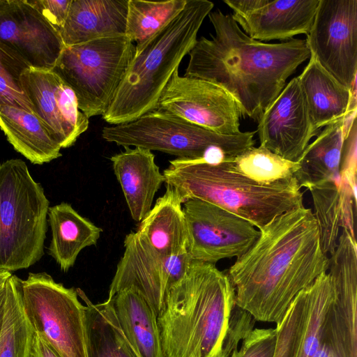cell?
Here are the masks:
<instances>
[{
  "instance_id": "18",
  "label": "cell",
  "mask_w": 357,
  "mask_h": 357,
  "mask_svg": "<svg viewBox=\"0 0 357 357\" xmlns=\"http://www.w3.org/2000/svg\"><path fill=\"white\" fill-rule=\"evenodd\" d=\"M110 160L133 220L140 222L152 208L165 178L151 151L126 146Z\"/></svg>"
},
{
  "instance_id": "30",
  "label": "cell",
  "mask_w": 357,
  "mask_h": 357,
  "mask_svg": "<svg viewBox=\"0 0 357 357\" xmlns=\"http://www.w3.org/2000/svg\"><path fill=\"white\" fill-rule=\"evenodd\" d=\"M187 0L151 1L128 0L125 36L135 49L172 22L185 8Z\"/></svg>"
},
{
  "instance_id": "13",
  "label": "cell",
  "mask_w": 357,
  "mask_h": 357,
  "mask_svg": "<svg viewBox=\"0 0 357 357\" xmlns=\"http://www.w3.org/2000/svg\"><path fill=\"white\" fill-rule=\"evenodd\" d=\"M155 109L217 133L241 132V110L224 88L206 79L181 76L178 70L165 87Z\"/></svg>"
},
{
  "instance_id": "3",
  "label": "cell",
  "mask_w": 357,
  "mask_h": 357,
  "mask_svg": "<svg viewBox=\"0 0 357 357\" xmlns=\"http://www.w3.org/2000/svg\"><path fill=\"white\" fill-rule=\"evenodd\" d=\"M164 357H230L255 319L235 303L227 273L192 261L157 316Z\"/></svg>"
},
{
  "instance_id": "21",
  "label": "cell",
  "mask_w": 357,
  "mask_h": 357,
  "mask_svg": "<svg viewBox=\"0 0 357 357\" xmlns=\"http://www.w3.org/2000/svg\"><path fill=\"white\" fill-rule=\"evenodd\" d=\"M309 190L321 248L326 255L331 254L337 246L340 229H347L356 238V188L340 179Z\"/></svg>"
},
{
  "instance_id": "31",
  "label": "cell",
  "mask_w": 357,
  "mask_h": 357,
  "mask_svg": "<svg viewBox=\"0 0 357 357\" xmlns=\"http://www.w3.org/2000/svg\"><path fill=\"white\" fill-rule=\"evenodd\" d=\"M240 174L261 185H271L294 177L298 162L288 160L259 146L251 147L231 161Z\"/></svg>"
},
{
  "instance_id": "36",
  "label": "cell",
  "mask_w": 357,
  "mask_h": 357,
  "mask_svg": "<svg viewBox=\"0 0 357 357\" xmlns=\"http://www.w3.org/2000/svg\"><path fill=\"white\" fill-rule=\"evenodd\" d=\"M30 357H59L49 344L35 332Z\"/></svg>"
},
{
  "instance_id": "15",
  "label": "cell",
  "mask_w": 357,
  "mask_h": 357,
  "mask_svg": "<svg viewBox=\"0 0 357 357\" xmlns=\"http://www.w3.org/2000/svg\"><path fill=\"white\" fill-rule=\"evenodd\" d=\"M0 42L45 70H53L65 47L59 31L26 0H0Z\"/></svg>"
},
{
  "instance_id": "27",
  "label": "cell",
  "mask_w": 357,
  "mask_h": 357,
  "mask_svg": "<svg viewBox=\"0 0 357 357\" xmlns=\"http://www.w3.org/2000/svg\"><path fill=\"white\" fill-rule=\"evenodd\" d=\"M76 289L85 303L87 357H139L119 326L112 299L93 304L82 289Z\"/></svg>"
},
{
  "instance_id": "9",
  "label": "cell",
  "mask_w": 357,
  "mask_h": 357,
  "mask_svg": "<svg viewBox=\"0 0 357 357\" xmlns=\"http://www.w3.org/2000/svg\"><path fill=\"white\" fill-rule=\"evenodd\" d=\"M22 302L34 331L59 357H87L85 305L77 289L56 282L47 273L20 279Z\"/></svg>"
},
{
  "instance_id": "38",
  "label": "cell",
  "mask_w": 357,
  "mask_h": 357,
  "mask_svg": "<svg viewBox=\"0 0 357 357\" xmlns=\"http://www.w3.org/2000/svg\"><path fill=\"white\" fill-rule=\"evenodd\" d=\"M11 274L12 273L10 272L0 270V289L5 285L7 280L9 278Z\"/></svg>"
},
{
  "instance_id": "17",
  "label": "cell",
  "mask_w": 357,
  "mask_h": 357,
  "mask_svg": "<svg viewBox=\"0 0 357 357\" xmlns=\"http://www.w3.org/2000/svg\"><path fill=\"white\" fill-rule=\"evenodd\" d=\"M250 38L265 41L307 34L319 0H224Z\"/></svg>"
},
{
  "instance_id": "1",
  "label": "cell",
  "mask_w": 357,
  "mask_h": 357,
  "mask_svg": "<svg viewBox=\"0 0 357 357\" xmlns=\"http://www.w3.org/2000/svg\"><path fill=\"white\" fill-rule=\"evenodd\" d=\"M255 243L227 273L236 305L255 320L279 324L296 296L328 271L317 222L304 206L259 229Z\"/></svg>"
},
{
  "instance_id": "22",
  "label": "cell",
  "mask_w": 357,
  "mask_h": 357,
  "mask_svg": "<svg viewBox=\"0 0 357 357\" xmlns=\"http://www.w3.org/2000/svg\"><path fill=\"white\" fill-rule=\"evenodd\" d=\"M185 201L174 188L166 191L139 222L137 229L151 245L166 256L188 252V232L183 210Z\"/></svg>"
},
{
  "instance_id": "5",
  "label": "cell",
  "mask_w": 357,
  "mask_h": 357,
  "mask_svg": "<svg viewBox=\"0 0 357 357\" xmlns=\"http://www.w3.org/2000/svg\"><path fill=\"white\" fill-rule=\"evenodd\" d=\"M165 183L183 200L198 199L229 211L258 229L276 216L303 206L294 177L261 185L238 172L231 161L210 164L203 159L176 158L163 171Z\"/></svg>"
},
{
  "instance_id": "16",
  "label": "cell",
  "mask_w": 357,
  "mask_h": 357,
  "mask_svg": "<svg viewBox=\"0 0 357 357\" xmlns=\"http://www.w3.org/2000/svg\"><path fill=\"white\" fill-rule=\"evenodd\" d=\"M260 146L298 162L314 131L298 77L293 78L257 120Z\"/></svg>"
},
{
  "instance_id": "20",
  "label": "cell",
  "mask_w": 357,
  "mask_h": 357,
  "mask_svg": "<svg viewBox=\"0 0 357 357\" xmlns=\"http://www.w3.org/2000/svg\"><path fill=\"white\" fill-rule=\"evenodd\" d=\"M128 0H72L59 33L65 46L125 35Z\"/></svg>"
},
{
  "instance_id": "34",
  "label": "cell",
  "mask_w": 357,
  "mask_h": 357,
  "mask_svg": "<svg viewBox=\"0 0 357 357\" xmlns=\"http://www.w3.org/2000/svg\"><path fill=\"white\" fill-rule=\"evenodd\" d=\"M275 328H255L243 340L240 349L230 357H274L277 343Z\"/></svg>"
},
{
  "instance_id": "2",
  "label": "cell",
  "mask_w": 357,
  "mask_h": 357,
  "mask_svg": "<svg viewBox=\"0 0 357 357\" xmlns=\"http://www.w3.org/2000/svg\"><path fill=\"white\" fill-rule=\"evenodd\" d=\"M208 16L215 34L197 40L183 76L220 85L234 98L243 116L257 121L288 77L310 58L306 40L265 43L248 36L230 13L216 9Z\"/></svg>"
},
{
  "instance_id": "26",
  "label": "cell",
  "mask_w": 357,
  "mask_h": 357,
  "mask_svg": "<svg viewBox=\"0 0 357 357\" xmlns=\"http://www.w3.org/2000/svg\"><path fill=\"white\" fill-rule=\"evenodd\" d=\"M344 119L326 126L304 151L298 162L299 168L294 176L301 188L310 190L340 179Z\"/></svg>"
},
{
  "instance_id": "29",
  "label": "cell",
  "mask_w": 357,
  "mask_h": 357,
  "mask_svg": "<svg viewBox=\"0 0 357 357\" xmlns=\"http://www.w3.org/2000/svg\"><path fill=\"white\" fill-rule=\"evenodd\" d=\"M305 292V316L293 357H312L318 348L328 309L335 298V290L328 272L306 287Z\"/></svg>"
},
{
  "instance_id": "8",
  "label": "cell",
  "mask_w": 357,
  "mask_h": 357,
  "mask_svg": "<svg viewBox=\"0 0 357 357\" xmlns=\"http://www.w3.org/2000/svg\"><path fill=\"white\" fill-rule=\"evenodd\" d=\"M125 35L65 46L53 71L74 91L88 117L109 108L135 54Z\"/></svg>"
},
{
  "instance_id": "24",
  "label": "cell",
  "mask_w": 357,
  "mask_h": 357,
  "mask_svg": "<svg viewBox=\"0 0 357 357\" xmlns=\"http://www.w3.org/2000/svg\"><path fill=\"white\" fill-rule=\"evenodd\" d=\"M47 218L52 231L49 255L67 272L84 248L96 245L102 229L66 202L50 207Z\"/></svg>"
},
{
  "instance_id": "33",
  "label": "cell",
  "mask_w": 357,
  "mask_h": 357,
  "mask_svg": "<svg viewBox=\"0 0 357 357\" xmlns=\"http://www.w3.org/2000/svg\"><path fill=\"white\" fill-rule=\"evenodd\" d=\"M306 304L305 289L294 298L283 319L276 324L274 357H293L303 326Z\"/></svg>"
},
{
  "instance_id": "37",
  "label": "cell",
  "mask_w": 357,
  "mask_h": 357,
  "mask_svg": "<svg viewBox=\"0 0 357 357\" xmlns=\"http://www.w3.org/2000/svg\"><path fill=\"white\" fill-rule=\"evenodd\" d=\"M6 302V282L5 285L0 289V336H1L2 328H3V325Z\"/></svg>"
},
{
  "instance_id": "25",
  "label": "cell",
  "mask_w": 357,
  "mask_h": 357,
  "mask_svg": "<svg viewBox=\"0 0 357 357\" xmlns=\"http://www.w3.org/2000/svg\"><path fill=\"white\" fill-rule=\"evenodd\" d=\"M119 326L139 357H164L157 314L133 289H126L112 298Z\"/></svg>"
},
{
  "instance_id": "11",
  "label": "cell",
  "mask_w": 357,
  "mask_h": 357,
  "mask_svg": "<svg viewBox=\"0 0 357 357\" xmlns=\"http://www.w3.org/2000/svg\"><path fill=\"white\" fill-rule=\"evenodd\" d=\"M305 40L334 79L350 89L356 84L357 0H319Z\"/></svg>"
},
{
  "instance_id": "35",
  "label": "cell",
  "mask_w": 357,
  "mask_h": 357,
  "mask_svg": "<svg viewBox=\"0 0 357 357\" xmlns=\"http://www.w3.org/2000/svg\"><path fill=\"white\" fill-rule=\"evenodd\" d=\"M59 32L67 19L72 0H26Z\"/></svg>"
},
{
  "instance_id": "6",
  "label": "cell",
  "mask_w": 357,
  "mask_h": 357,
  "mask_svg": "<svg viewBox=\"0 0 357 357\" xmlns=\"http://www.w3.org/2000/svg\"><path fill=\"white\" fill-rule=\"evenodd\" d=\"M49 205L24 161L0 164V270L27 268L42 258Z\"/></svg>"
},
{
  "instance_id": "10",
  "label": "cell",
  "mask_w": 357,
  "mask_h": 357,
  "mask_svg": "<svg viewBox=\"0 0 357 357\" xmlns=\"http://www.w3.org/2000/svg\"><path fill=\"white\" fill-rule=\"evenodd\" d=\"M123 245L124 252L110 284L108 299L121 291L133 289L158 316L169 290L184 276L192 262L188 252L164 255L137 231L127 234Z\"/></svg>"
},
{
  "instance_id": "14",
  "label": "cell",
  "mask_w": 357,
  "mask_h": 357,
  "mask_svg": "<svg viewBox=\"0 0 357 357\" xmlns=\"http://www.w3.org/2000/svg\"><path fill=\"white\" fill-rule=\"evenodd\" d=\"M33 112L48 128L61 149L73 146L89 127L74 91L53 70L29 68L21 76Z\"/></svg>"
},
{
  "instance_id": "12",
  "label": "cell",
  "mask_w": 357,
  "mask_h": 357,
  "mask_svg": "<svg viewBox=\"0 0 357 357\" xmlns=\"http://www.w3.org/2000/svg\"><path fill=\"white\" fill-rule=\"evenodd\" d=\"M191 261L215 264L245 254L260 232L249 221L211 203L190 199L183 204Z\"/></svg>"
},
{
  "instance_id": "32",
  "label": "cell",
  "mask_w": 357,
  "mask_h": 357,
  "mask_svg": "<svg viewBox=\"0 0 357 357\" xmlns=\"http://www.w3.org/2000/svg\"><path fill=\"white\" fill-rule=\"evenodd\" d=\"M29 68L18 54L0 42V106H13L33 112L21 84L22 75Z\"/></svg>"
},
{
  "instance_id": "28",
  "label": "cell",
  "mask_w": 357,
  "mask_h": 357,
  "mask_svg": "<svg viewBox=\"0 0 357 357\" xmlns=\"http://www.w3.org/2000/svg\"><path fill=\"white\" fill-rule=\"evenodd\" d=\"M20 279L11 274L6 282V302L0 336V357H30L35 331L24 312Z\"/></svg>"
},
{
  "instance_id": "19",
  "label": "cell",
  "mask_w": 357,
  "mask_h": 357,
  "mask_svg": "<svg viewBox=\"0 0 357 357\" xmlns=\"http://www.w3.org/2000/svg\"><path fill=\"white\" fill-rule=\"evenodd\" d=\"M314 131L344 119L356 110V84L351 89L342 85L310 56L297 77Z\"/></svg>"
},
{
  "instance_id": "23",
  "label": "cell",
  "mask_w": 357,
  "mask_h": 357,
  "mask_svg": "<svg viewBox=\"0 0 357 357\" xmlns=\"http://www.w3.org/2000/svg\"><path fill=\"white\" fill-rule=\"evenodd\" d=\"M0 128L14 149L33 164L43 165L61 156V147L33 112L1 105Z\"/></svg>"
},
{
  "instance_id": "7",
  "label": "cell",
  "mask_w": 357,
  "mask_h": 357,
  "mask_svg": "<svg viewBox=\"0 0 357 357\" xmlns=\"http://www.w3.org/2000/svg\"><path fill=\"white\" fill-rule=\"evenodd\" d=\"M255 132L222 135L155 109L129 123L104 126L102 137L123 147H140L177 158L219 164L231 161L253 147Z\"/></svg>"
},
{
  "instance_id": "4",
  "label": "cell",
  "mask_w": 357,
  "mask_h": 357,
  "mask_svg": "<svg viewBox=\"0 0 357 357\" xmlns=\"http://www.w3.org/2000/svg\"><path fill=\"white\" fill-rule=\"evenodd\" d=\"M214 3L187 0L184 9L166 26L135 49L126 75L102 115L110 125L133 121L155 110L161 94L185 56Z\"/></svg>"
}]
</instances>
